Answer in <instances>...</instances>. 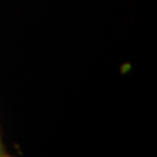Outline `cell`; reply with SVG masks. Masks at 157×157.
<instances>
[{"mask_svg":"<svg viewBox=\"0 0 157 157\" xmlns=\"http://www.w3.org/2000/svg\"><path fill=\"white\" fill-rule=\"evenodd\" d=\"M9 156V155L7 154L6 149V147L3 143V138H2V130L0 128V157H6Z\"/></svg>","mask_w":157,"mask_h":157,"instance_id":"1","label":"cell"}]
</instances>
